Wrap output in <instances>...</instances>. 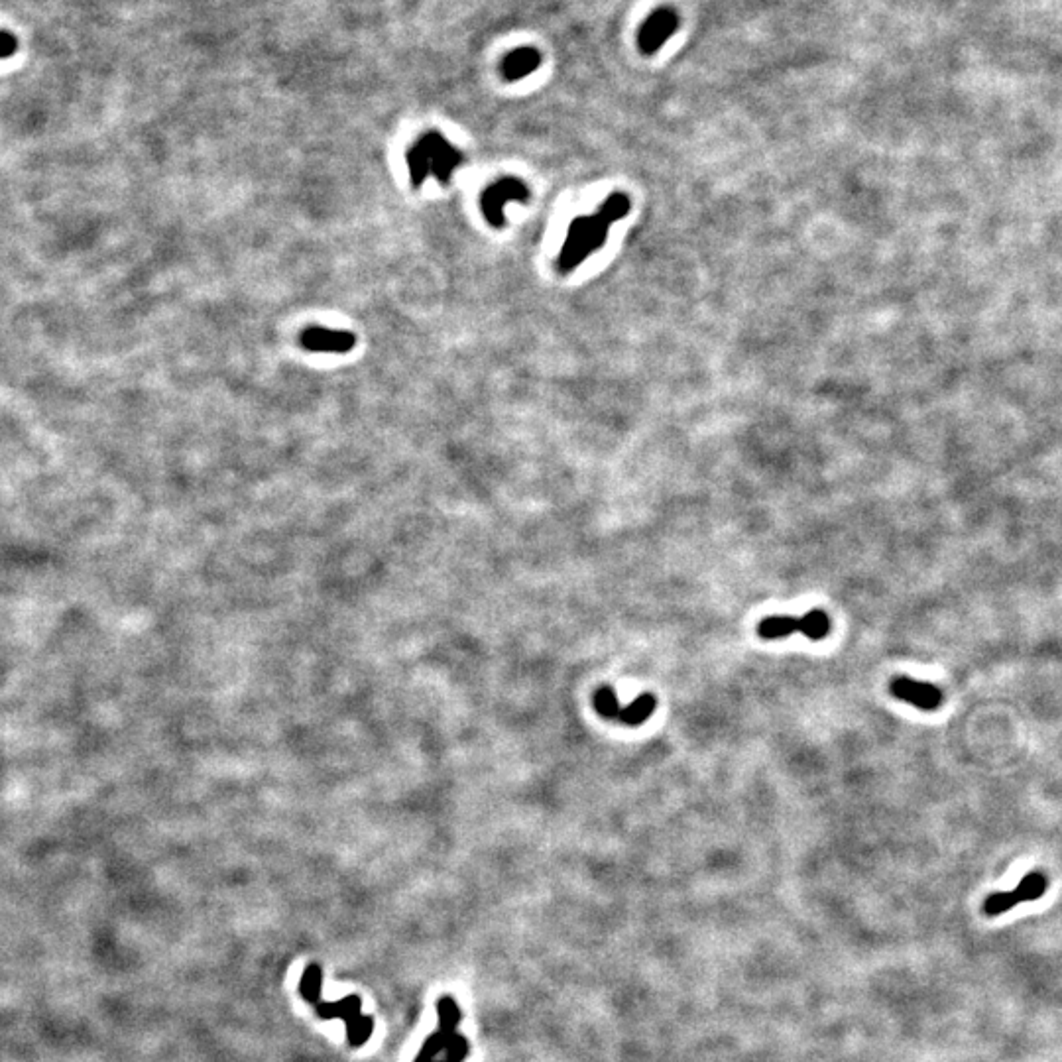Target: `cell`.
I'll list each match as a JSON object with an SVG mask.
<instances>
[{
    "instance_id": "3957f363",
    "label": "cell",
    "mask_w": 1062,
    "mask_h": 1062,
    "mask_svg": "<svg viewBox=\"0 0 1062 1062\" xmlns=\"http://www.w3.org/2000/svg\"><path fill=\"white\" fill-rule=\"evenodd\" d=\"M461 1021V1011L457 1003L449 996H443L439 1002V1031L433 1033L415 1062H461L467 1053V1041L455 1033L457 1023Z\"/></svg>"
},
{
    "instance_id": "7a4b0ae2",
    "label": "cell",
    "mask_w": 1062,
    "mask_h": 1062,
    "mask_svg": "<svg viewBox=\"0 0 1062 1062\" xmlns=\"http://www.w3.org/2000/svg\"><path fill=\"white\" fill-rule=\"evenodd\" d=\"M463 162L465 154L455 148L441 132H425L408 152L412 185L421 187L427 177H435L441 185H449Z\"/></svg>"
},
{
    "instance_id": "8fae6325",
    "label": "cell",
    "mask_w": 1062,
    "mask_h": 1062,
    "mask_svg": "<svg viewBox=\"0 0 1062 1062\" xmlns=\"http://www.w3.org/2000/svg\"><path fill=\"white\" fill-rule=\"evenodd\" d=\"M655 707H657V699L653 695H649V693H644V695L636 697L634 703H630L628 707L620 708V712L616 716V722H622V724H628V726H640L653 714Z\"/></svg>"
},
{
    "instance_id": "5b68a950",
    "label": "cell",
    "mask_w": 1062,
    "mask_h": 1062,
    "mask_svg": "<svg viewBox=\"0 0 1062 1062\" xmlns=\"http://www.w3.org/2000/svg\"><path fill=\"white\" fill-rule=\"evenodd\" d=\"M795 632L805 634L811 642H821L830 634V618L823 610H813L801 618L769 616L758 626V634L764 640H783Z\"/></svg>"
},
{
    "instance_id": "7c38bea8",
    "label": "cell",
    "mask_w": 1062,
    "mask_h": 1062,
    "mask_svg": "<svg viewBox=\"0 0 1062 1062\" xmlns=\"http://www.w3.org/2000/svg\"><path fill=\"white\" fill-rule=\"evenodd\" d=\"M321 984H323L321 968L317 964H309L305 968L303 976H301V982H299V992H301L303 1000L309 1003L321 1000Z\"/></svg>"
},
{
    "instance_id": "277c9868",
    "label": "cell",
    "mask_w": 1062,
    "mask_h": 1062,
    "mask_svg": "<svg viewBox=\"0 0 1062 1062\" xmlns=\"http://www.w3.org/2000/svg\"><path fill=\"white\" fill-rule=\"evenodd\" d=\"M530 195V187L520 177H500L480 197L482 215L490 227L502 229L506 225V205L528 203Z\"/></svg>"
},
{
    "instance_id": "4fadbf2b",
    "label": "cell",
    "mask_w": 1062,
    "mask_h": 1062,
    "mask_svg": "<svg viewBox=\"0 0 1062 1062\" xmlns=\"http://www.w3.org/2000/svg\"><path fill=\"white\" fill-rule=\"evenodd\" d=\"M594 708L606 720H616V716H618V712H620L622 707L618 703L616 693L610 687H602V689H598L594 693Z\"/></svg>"
},
{
    "instance_id": "8992f818",
    "label": "cell",
    "mask_w": 1062,
    "mask_h": 1062,
    "mask_svg": "<svg viewBox=\"0 0 1062 1062\" xmlns=\"http://www.w3.org/2000/svg\"><path fill=\"white\" fill-rule=\"evenodd\" d=\"M315 1011L319 1013V1017L323 1019H343L347 1023V1033H349V1043L353 1047H362L370 1035H372V1029H374V1021L372 1017H366L362 1015V1002L358 996H347L345 1000L341 1002H323V1000H317L313 1002Z\"/></svg>"
},
{
    "instance_id": "52a82bcc",
    "label": "cell",
    "mask_w": 1062,
    "mask_h": 1062,
    "mask_svg": "<svg viewBox=\"0 0 1062 1062\" xmlns=\"http://www.w3.org/2000/svg\"><path fill=\"white\" fill-rule=\"evenodd\" d=\"M679 16L673 8L663 6L649 14L638 34V48L644 56H655L667 40L677 32Z\"/></svg>"
},
{
    "instance_id": "9c48e42d",
    "label": "cell",
    "mask_w": 1062,
    "mask_h": 1062,
    "mask_svg": "<svg viewBox=\"0 0 1062 1062\" xmlns=\"http://www.w3.org/2000/svg\"><path fill=\"white\" fill-rule=\"evenodd\" d=\"M356 337L349 331L311 327L301 335V347L309 353L345 354L353 351Z\"/></svg>"
},
{
    "instance_id": "5bb4252c",
    "label": "cell",
    "mask_w": 1062,
    "mask_h": 1062,
    "mask_svg": "<svg viewBox=\"0 0 1062 1062\" xmlns=\"http://www.w3.org/2000/svg\"><path fill=\"white\" fill-rule=\"evenodd\" d=\"M18 50V42L12 34L0 32V59L12 58Z\"/></svg>"
},
{
    "instance_id": "ba28073f",
    "label": "cell",
    "mask_w": 1062,
    "mask_h": 1062,
    "mask_svg": "<svg viewBox=\"0 0 1062 1062\" xmlns=\"http://www.w3.org/2000/svg\"><path fill=\"white\" fill-rule=\"evenodd\" d=\"M889 691L895 699L919 710H937L944 701L943 691L937 685L927 681H915L911 677L893 679Z\"/></svg>"
},
{
    "instance_id": "30bf717a",
    "label": "cell",
    "mask_w": 1062,
    "mask_h": 1062,
    "mask_svg": "<svg viewBox=\"0 0 1062 1062\" xmlns=\"http://www.w3.org/2000/svg\"><path fill=\"white\" fill-rule=\"evenodd\" d=\"M541 65V56L535 48H518L502 61V75L506 81H520L531 75Z\"/></svg>"
},
{
    "instance_id": "6da1fadb",
    "label": "cell",
    "mask_w": 1062,
    "mask_h": 1062,
    "mask_svg": "<svg viewBox=\"0 0 1062 1062\" xmlns=\"http://www.w3.org/2000/svg\"><path fill=\"white\" fill-rule=\"evenodd\" d=\"M630 209L632 199L628 197V193L614 191L602 201V205L594 213L573 219L563 248L555 260L557 272L561 276L575 272L589 256L606 244L612 225L628 217Z\"/></svg>"
}]
</instances>
